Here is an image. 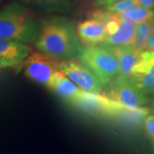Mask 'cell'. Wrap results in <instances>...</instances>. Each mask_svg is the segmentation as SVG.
<instances>
[{"label":"cell","instance_id":"cell-1","mask_svg":"<svg viewBox=\"0 0 154 154\" xmlns=\"http://www.w3.org/2000/svg\"><path fill=\"white\" fill-rule=\"evenodd\" d=\"M38 51L59 60L75 57L81 48L75 26L63 17H51L39 24L34 41Z\"/></svg>","mask_w":154,"mask_h":154},{"label":"cell","instance_id":"cell-2","mask_svg":"<svg viewBox=\"0 0 154 154\" xmlns=\"http://www.w3.org/2000/svg\"><path fill=\"white\" fill-rule=\"evenodd\" d=\"M39 23L27 8L13 3L0 11V38L24 44L34 43Z\"/></svg>","mask_w":154,"mask_h":154},{"label":"cell","instance_id":"cell-3","mask_svg":"<svg viewBox=\"0 0 154 154\" xmlns=\"http://www.w3.org/2000/svg\"><path fill=\"white\" fill-rule=\"evenodd\" d=\"M75 57L94 73L104 88L119 76L118 63L109 45H82Z\"/></svg>","mask_w":154,"mask_h":154},{"label":"cell","instance_id":"cell-4","mask_svg":"<svg viewBox=\"0 0 154 154\" xmlns=\"http://www.w3.org/2000/svg\"><path fill=\"white\" fill-rule=\"evenodd\" d=\"M94 15L105 24V39L103 44L109 46H132L135 35L134 24L105 10L96 11Z\"/></svg>","mask_w":154,"mask_h":154},{"label":"cell","instance_id":"cell-5","mask_svg":"<svg viewBox=\"0 0 154 154\" xmlns=\"http://www.w3.org/2000/svg\"><path fill=\"white\" fill-rule=\"evenodd\" d=\"M58 70L83 91L94 94H102L104 86L93 72L76 57L59 60Z\"/></svg>","mask_w":154,"mask_h":154},{"label":"cell","instance_id":"cell-6","mask_svg":"<svg viewBox=\"0 0 154 154\" xmlns=\"http://www.w3.org/2000/svg\"><path fill=\"white\" fill-rule=\"evenodd\" d=\"M25 75L34 82L49 88L51 82L58 70L59 59L44 54L40 51L30 52L23 62Z\"/></svg>","mask_w":154,"mask_h":154},{"label":"cell","instance_id":"cell-7","mask_svg":"<svg viewBox=\"0 0 154 154\" xmlns=\"http://www.w3.org/2000/svg\"><path fill=\"white\" fill-rule=\"evenodd\" d=\"M108 86L109 99L126 108H141L148 102V96L141 93L128 78L119 75Z\"/></svg>","mask_w":154,"mask_h":154},{"label":"cell","instance_id":"cell-8","mask_svg":"<svg viewBox=\"0 0 154 154\" xmlns=\"http://www.w3.org/2000/svg\"><path fill=\"white\" fill-rule=\"evenodd\" d=\"M75 33L82 46L97 45L105 42V24L101 19L94 15L91 18L79 22L75 27Z\"/></svg>","mask_w":154,"mask_h":154},{"label":"cell","instance_id":"cell-9","mask_svg":"<svg viewBox=\"0 0 154 154\" xmlns=\"http://www.w3.org/2000/svg\"><path fill=\"white\" fill-rule=\"evenodd\" d=\"M48 89L67 102L77 105L82 104L87 94V92L76 86L59 70L56 72Z\"/></svg>","mask_w":154,"mask_h":154},{"label":"cell","instance_id":"cell-10","mask_svg":"<svg viewBox=\"0 0 154 154\" xmlns=\"http://www.w3.org/2000/svg\"><path fill=\"white\" fill-rule=\"evenodd\" d=\"M31 52L27 44L0 38V67H14L22 63Z\"/></svg>","mask_w":154,"mask_h":154},{"label":"cell","instance_id":"cell-11","mask_svg":"<svg viewBox=\"0 0 154 154\" xmlns=\"http://www.w3.org/2000/svg\"><path fill=\"white\" fill-rule=\"evenodd\" d=\"M118 63L119 75L128 78L133 69L140 60L142 51H140L133 46H110Z\"/></svg>","mask_w":154,"mask_h":154},{"label":"cell","instance_id":"cell-12","mask_svg":"<svg viewBox=\"0 0 154 154\" xmlns=\"http://www.w3.org/2000/svg\"><path fill=\"white\" fill-rule=\"evenodd\" d=\"M121 19L137 25L142 22L153 20V9H147L142 6L137 5L121 14H116Z\"/></svg>","mask_w":154,"mask_h":154},{"label":"cell","instance_id":"cell-13","mask_svg":"<svg viewBox=\"0 0 154 154\" xmlns=\"http://www.w3.org/2000/svg\"><path fill=\"white\" fill-rule=\"evenodd\" d=\"M136 88L146 96L153 93L154 88V68L147 73L140 75H132L128 78Z\"/></svg>","mask_w":154,"mask_h":154},{"label":"cell","instance_id":"cell-14","mask_svg":"<svg viewBox=\"0 0 154 154\" xmlns=\"http://www.w3.org/2000/svg\"><path fill=\"white\" fill-rule=\"evenodd\" d=\"M153 33V20L135 25V35L133 47L137 51H143L144 45L151 33Z\"/></svg>","mask_w":154,"mask_h":154},{"label":"cell","instance_id":"cell-15","mask_svg":"<svg viewBox=\"0 0 154 154\" xmlns=\"http://www.w3.org/2000/svg\"><path fill=\"white\" fill-rule=\"evenodd\" d=\"M46 11H65L69 10L71 0H22Z\"/></svg>","mask_w":154,"mask_h":154},{"label":"cell","instance_id":"cell-16","mask_svg":"<svg viewBox=\"0 0 154 154\" xmlns=\"http://www.w3.org/2000/svg\"><path fill=\"white\" fill-rule=\"evenodd\" d=\"M137 5H139L137 0H118L112 5L104 8V10L114 14H121Z\"/></svg>","mask_w":154,"mask_h":154},{"label":"cell","instance_id":"cell-17","mask_svg":"<svg viewBox=\"0 0 154 154\" xmlns=\"http://www.w3.org/2000/svg\"><path fill=\"white\" fill-rule=\"evenodd\" d=\"M145 127H146V131L149 135V137L152 139L154 136V118L153 116H149L146 118L145 121Z\"/></svg>","mask_w":154,"mask_h":154},{"label":"cell","instance_id":"cell-18","mask_svg":"<svg viewBox=\"0 0 154 154\" xmlns=\"http://www.w3.org/2000/svg\"><path fill=\"white\" fill-rule=\"evenodd\" d=\"M143 51H149V52H154V34L153 33H151L146 38L145 45H144Z\"/></svg>","mask_w":154,"mask_h":154},{"label":"cell","instance_id":"cell-19","mask_svg":"<svg viewBox=\"0 0 154 154\" xmlns=\"http://www.w3.org/2000/svg\"><path fill=\"white\" fill-rule=\"evenodd\" d=\"M138 5L147 9H153L154 0H137Z\"/></svg>","mask_w":154,"mask_h":154},{"label":"cell","instance_id":"cell-20","mask_svg":"<svg viewBox=\"0 0 154 154\" xmlns=\"http://www.w3.org/2000/svg\"><path fill=\"white\" fill-rule=\"evenodd\" d=\"M118 0H96V5L100 8H105Z\"/></svg>","mask_w":154,"mask_h":154},{"label":"cell","instance_id":"cell-21","mask_svg":"<svg viewBox=\"0 0 154 154\" xmlns=\"http://www.w3.org/2000/svg\"><path fill=\"white\" fill-rule=\"evenodd\" d=\"M0 69H1V67H0Z\"/></svg>","mask_w":154,"mask_h":154},{"label":"cell","instance_id":"cell-22","mask_svg":"<svg viewBox=\"0 0 154 154\" xmlns=\"http://www.w3.org/2000/svg\"><path fill=\"white\" fill-rule=\"evenodd\" d=\"M0 1H1V0H0Z\"/></svg>","mask_w":154,"mask_h":154}]
</instances>
